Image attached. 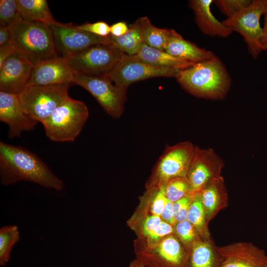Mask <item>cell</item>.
<instances>
[{"mask_svg": "<svg viewBox=\"0 0 267 267\" xmlns=\"http://www.w3.org/2000/svg\"><path fill=\"white\" fill-rule=\"evenodd\" d=\"M0 179L7 186L20 181L32 182L61 191L63 181L36 154L28 149L0 141Z\"/></svg>", "mask_w": 267, "mask_h": 267, "instance_id": "cell-1", "label": "cell"}, {"mask_svg": "<svg viewBox=\"0 0 267 267\" xmlns=\"http://www.w3.org/2000/svg\"><path fill=\"white\" fill-rule=\"evenodd\" d=\"M176 78L180 86L192 95L215 100L224 99L231 84L225 65L216 55L180 70Z\"/></svg>", "mask_w": 267, "mask_h": 267, "instance_id": "cell-2", "label": "cell"}, {"mask_svg": "<svg viewBox=\"0 0 267 267\" xmlns=\"http://www.w3.org/2000/svg\"><path fill=\"white\" fill-rule=\"evenodd\" d=\"M8 27L16 53L34 66L59 56L50 25L26 21L20 17Z\"/></svg>", "mask_w": 267, "mask_h": 267, "instance_id": "cell-3", "label": "cell"}, {"mask_svg": "<svg viewBox=\"0 0 267 267\" xmlns=\"http://www.w3.org/2000/svg\"><path fill=\"white\" fill-rule=\"evenodd\" d=\"M89 116L86 104L69 97L42 124L46 136L54 142H73Z\"/></svg>", "mask_w": 267, "mask_h": 267, "instance_id": "cell-4", "label": "cell"}, {"mask_svg": "<svg viewBox=\"0 0 267 267\" xmlns=\"http://www.w3.org/2000/svg\"><path fill=\"white\" fill-rule=\"evenodd\" d=\"M71 85L29 86L19 95L21 107L31 118L42 124L70 97Z\"/></svg>", "mask_w": 267, "mask_h": 267, "instance_id": "cell-5", "label": "cell"}, {"mask_svg": "<svg viewBox=\"0 0 267 267\" xmlns=\"http://www.w3.org/2000/svg\"><path fill=\"white\" fill-rule=\"evenodd\" d=\"M74 73L73 84L88 90L111 117H121L125 109L128 87L116 86L105 75Z\"/></svg>", "mask_w": 267, "mask_h": 267, "instance_id": "cell-6", "label": "cell"}, {"mask_svg": "<svg viewBox=\"0 0 267 267\" xmlns=\"http://www.w3.org/2000/svg\"><path fill=\"white\" fill-rule=\"evenodd\" d=\"M267 10V0H253L250 5L222 22L232 32H238L243 37L253 58H257L264 50L260 20Z\"/></svg>", "mask_w": 267, "mask_h": 267, "instance_id": "cell-7", "label": "cell"}, {"mask_svg": "<svg viewBox=\"0 0 267 267\" xmlns=\"http://www.w3.org/2000/svg\"><path fill=\"white\" fill-rule=\"evenodd\" d=\"M125 53L109 44H95L68 58L75 73L87 75H105L110 72Z\"/></svg>", "mask_w": 267, "mask_h": 267, "instance_id": "cell-8", "label": "cell"}, {"mask_svg": "<svg viewBox=\"0 0 267 267\" xmlns=\"http://www.w3.org/2000/svg\"><path fill=\"white\" fill-rule=\"evenodd\" d=\"M195 147L188 141L167 146L155 166V184L159 186L175 178H186Z\"/></svg>", "mask_w": 267, "mask_h": 267, "instance_id": "cell-9", "label": "cell"}, {"mask_svg": "<svg viewBox=\"0 0 267 267\" xmlns=\"http://www.w3.org/2000/svg\"><path fill=\"white\" fill-rule=\"evenodd\" d=\"M179 70L155 67L143 62L136 55L124 53L105 75L116 86L128 88L133 83L151 78H176Z\"/></svg>", "mask_w": 267, "mask_h": 267, "instance_id": "cell-10", "label": "cell"}, {"mask_svg": "<svg viewBox=\"0 0 267 267\" xmlns=\"http://www.w3.org/2000/svg\"><path fill=\"white\" fill-rule=\"evenodd\" d=\"M59 56L68 58L95 44H111L109 36H96L79 29L72 23L56 21L50 25Z\"/></svg>", "mask_w": 267, "mask_h": 267, "instance_id": "cell-11", "label": "cell"}, {"mask_svg": "<svg viewBox=\"0 0 267 267\" xmlns=\"http://www.w3.org/2000/svg\"><path fill=\"white\" fill-rule=\"evenodd\" d=\"M222 160L211 148L195 147L186 178L192 193H199L211 180L220 177Z\"/></svg>", "mask_w": 267, "mask_h": 267, "instance_id": "cell-12", "label": "cell"}, {"mask_svg": "<svg viewBox=\"0 0 267 267\" xmlns=\"http://www.w3.org/2000/svg\"><path fill=\"white\" fill-rule=\"evenodd\" d=\"M34 65L17 53L0 66V91L19 95L29 86Z\"/></svg>", "mask_w": 267, "mask_h": 267, "instance_id": "cell-13", "label": "cell"}, {"mask_svg": "<svg viewBox=\"0 0 267 267\" xmlns=\"http://www.w3.org/2000/svg\"><path fill=\"white\" fill-rule=\"evenodd\" d=\"M0 121L8 126V137H19L22 133L35 129L38 122L22 109L19 95L0 91Z\"/></svg>", "mask_w": 267, "mask_h": 267, "instance_id": "cell-14", "label": "cell"}, {"mask_svg": "<svg viewBox=\"0 0 267 267\" xmlns=\"http://www.w3.org/2000/svg\"><path fill=\"white\" fill-rule=\"evenodd\" d=\"M217 251L221 259L220 267H265L267 263L265 251L253 244L236 243Z\"/></svg>", "mask_w": 267, "mask_h": 267, "instance_id": "cell-15", "label": "cell"}, {"mask_svg": "<svg viewBox=\"0 0 267 267\" xmlns=\"http://www.w3.org/2000/svg\"><path fill=\"white\" fill-rule=\"evenodd\" d=\"M74 74L67 59L53 57L34 66L29 86L73 85Z\"/></svg>", "mask_w": 267, "mask_h": 267, "instance_id": "cell-16", "label": "cell"}, {"mask_svg": "<svg viewBox=\"0 0 267 267\" xmlns=\"http://www.w3.org/2000/svg\"><path fill=\"white\" fill-rule=\"evenodd\" d=\"M213 0H191L189 6L193 11L196 22L201 32L211 37L226 38L233 32L219 21L211 10Z\"/></svg>", "mask_w": 267, "mask_h": 267, "instance_id": "cell-17", "label": "cell"}, {"mask_svg": "<svg viewBox=\"0 0 267 267\" xmlns=\"http://www.w3.org/2000/svg\"><path fill=\"white\" fill-rule=\"evenodd\" d=\"M164 50L173 56L194 64L208 60L215 55L212 51L200 48L184 39L173 29Z\"/></svg>", "mask_w": 267, "mask_h": 267, "instance_id": "cell-18", "label": "cell"}, {"mask_svg": "<svg viewBox=\"0 0 267 267\" xmlns=\"http://www.w3.org/2000/svg\"><path fill=\"white\" fill-rule=\"evenodd\" d=\"M136 56L146 63L161 68L182 70L194 64L173 56L165 50L151 47L145 43L142 44Z\"/></svg>", "mask_w": 267, "mask_h": 267, "instance_id": "cell-19", "label": "cell"}, {"mask_svg": "<svg viewBox=\"0 0 267 267\" xmlns=\"http://www.w3.org/2000/svg\"><path fill=\"white\" fill-rule=\"evenodd\" d=\"M20 17L29 21L49 25L56 22L50 11L46 0H16Z\"/></svg>", "mask_w": 267, "mask_h": 267, "instance_id": "cell-20", "label": "cell"}, {"mask_svg": "<svg viewBox=\"0 0 267 267\" xmlns=\"http://www.w3.org/2000/svg\"><path fill=\"white\" fill-rule=\"evenodd\" d=\"M111 44L124 53L136 55L144 43L142 28L140 18L129 27V31L119 37L109 35Z\"/></svg>", "mask_w": 267, "mask_h": 267, "instance_id": "cell-21", "label": "cell"}, {"mask_svg": "<svg viewBox=\"0 0 267 267\" xmlns=\"http://www.w3.org/2000/svg\"><path fill=\"white\" fill-rule=\"evenodd\" d=\"M144 43L148 46L164 50L170 36L172 29H162L152 24L146 16L140 17Z\"/></svg>", "mask_w": 267, "mask_h": 267, "instance_id": "cell-22", "label": "cell"}, {"mask_svg": "<svg viewBox=\"0 0 267 267\" xmlns=\"http://www.w3.org/2000/svg\"><path fill=\"white\" fill-rule=\"evenodd\" d=\"M221 177L208 183L199 192L206 217L209 218L216 210L222 193V183Z\"/></svg>", "mask_w": 267, "mask_h": 267, "instance_id": "cell-23", "label": "cell"}, {"mask_svg": "<svg viewBox=\"0 0 267 267\" xmlns=\"http://www.w3.org/2000/svg\"><path fill=\"white\" fill-rule=\"evenodd\" d=\"M20 239L18 226L5 225L0 228V266L4 267L9 262L11 250Z\"/></svg>", "mask_w": 267, "mask_h": 267, "instance_id": "cell-24", "label": "cell"}, {"mask_svg": "<svg viewBox=\"0 0 267 267\" xmlns=\"http://www.w3.org/2000/svg\"><path fill=\"white\" fill-rule=\"evenodd\" d=\"M165 190L167 199L173 203L192 193L186 178H177L169 180L165 185Z\"/></svg>", "mask_w": 267, "mask_h": 267, "instance_id": "cell-25", "label": "cell"}, {"mask_svg": "<svg viewBox=\"0 0 267 267\" xmlns=\"http://www.w3.org/2000/svg\"><path fill=\"white\" fill-rule=\"evenodd\" d=\"M206 214L202 203L200 193L194 194L189 206L187 220L199 231H202L205 225Z\"/></svg>", "mask_w": 267, "mask_h": 267, "instance_id": "cell-26", "label": "cell"}, {"mask_svg": "<svg viewBox=\"0 0 267 267\" xmlns=\"http://www.w3.org/2000/svg\"><path fill=\"white\" fill-rule=\"evenodd\" d=\"M19 17L16 0H0V27H8Z\"/></svg>", "mask_w": 267, "mask_h": 267, "instance_id": "cell-27", "label": "cell"}, {"mask_svg": "<svg viewBox=\"0 0 267 267\" xmlns=\"http://www.w3.org/2000/svg\"><path fill=\"white\" fill-rule=\"evenodd\" d=\"M251 0H216L213 2L221 12L229 18L250 5Z\"/></svg>", "mask_w": 267, "mask_h": 267, "instance_id": "cell-28", "label": "cell"}, {"mask_svg": "<svg viewBox=\"0 0 267 267\" xmlns=\"http://www.w3.org/2000/svg\"><path fill=\"white\" fill-rule=\"evenodd\" d=\"M194 194L193 193L188 194L173 203L175 217L177 222L187 220L189 207Z\"/></svg>", "mask_w": 267, "mask_h": 267, "instance_id": "cell-29", "label": "cell"}, {"mask_svg": "<svg viewBox=\"0 0 267 267\" xmlns=\"http://www.w3.org/2000/svg\"><path fill=\"white\" fill-rule=\"evenodd\" d=\"M77 27L80 30L100 37H106L110 35V26L102 21L93 23H86L77 25Z\"/></svg>", "mask_w": 267, "mask_h": 267, "instance_id": "cell-30", "label": "cell"}, {"mask_svg": "<svg viewBox=\"0 0 267 267\" xmlns=\"http://www.w3.org/2000/svg\"><path fill=\"white\" fill-rule=\"evenodd\" d=\"M167 201L165 185L156 187L151 206L152 215L161 216Z\"/></svg>", "mask_w": 267, "mask_h": 267, "instance_id": "cell-31", "label": "cell"}, {"mask_svg": "<svg viewBox=\"0 0 267 267\" xmlns=\"http://www.w3.org/2000/svg\"><path fill=\"white\" fill-rule=\"evenodd\" d=\"M176 231L180 239L184 243H189L195 238L194 227L187 220L177 222Z\"/></svg>", "mask_w": 267, "mask_h": 267, "instance_id": "cell-32", "label": "cell"}, {"mask_svg": "<svg viewBox=\"0 0 267 267\" xmlns=\"http://www.w3.org/2000/svg\"><path fill=\"white\" fill-rule=\"evenodd\" d=\"M173 231L174 229L172 225L162 220L156 228L147 237L151 240H155L168 236Z\"/></svg>", "mask_w": 267, "mask_h": 267, "instance_id": "cell-33", "label": "cell"}, {"mask_svg": "<svg viewBox=\"0 0 267 267\" xmlns=\"http://www.w3.org/2000/svg\"><path fill=\"white\" fill-rule=\"evenodd\" d=\"M162 221L160 216L151 215L147 217L143 224V232L148 236L154 231Z\"/></svg>", "mask_w": 267, "mask_h": 267, "instance_id": "cell-34", "label": "cell"}, {"mask_svg": "<svg viewBox=\"0 0 267 267\" xmlns=\"http://www.w3.org/2000/svg\"><path fill=\"white\" fill-rule=\"evenodd\" d=\"M162 220L172 225L177 223L175 219L173 203L167 199L166 204L161 215Z\"/></svg>", "mask_w": 267, "mask_h": 267, "instance_id": "cell-35", "label": "cell"}, {"mask_svg": "<svg viewBox=\"0 0 267 267\" xmlns=\"http://www.w3.org/2000/svg\"><path fill=\"white\" fill-rule=\"evenodd\" d=\"M16 53V50L10 41L6 44L0 45V66L8 57Z\"/></svg>", "mask_w": 267, "mask_h": 267, "instance_id": "cell-36", "label": "cell"}, {"mask_svg": "<svg viewBox=\"0 0 267 267\" xmlns=\"http://www.w3.org/2000/svg\"><path fill=\"white\" fill-rule=\"evenodd\" d=\"M129 30L126 22L120 21L110 26V35L119 37L126 34Z\"/></svg>", "mask_w": 267, "mask_h": 267, "instance_id": "cell-37", "label": "cell"}, {"mask_svg": "<svg viewBox=\"0 0 267 267\" xmlns=\"http://www.w3.org/2000/svg\"><path fill=\"white\" fill-rule=\"evenodd\" d=\"M10 41V34L8 27H0V45Z\"/></svg>", "mask_w": 267, "mask_h": 267, "instance_id": "cell-38", "label": "cell"}, {"mask_svg": "<svg viewBox=\"0 0 267 267\" xmlns=\"http://www.w3.org/2000/svg\"><path fill=\"white\" fill-rule=\"evenodd\" d=\"M265 15L264 25L262 28L263 37L262 44L265 50H267V10L264 14Z\"/></svg>", "mask_w": 267, "mask_h": 267, "instance_id": "cell-39", "label": "cell"}, {"mask_svg": "<svg viewBox=\"0 0 267 267\" xmlns=\"http://www.w3.org/2000/svg\"><path fill=\"white\" fill-rule=\"evenodd\" d=\"M128 267H146L142 264L139 260H136L131 263Z\"/></svg>", "mask_w": 267, "mask_h": 267, "instance_id": "cell-40", "label": "cell"}, {"mask_svg": "<svg viewBox=\"0 0 267 267\" xmlns=\"http://www.w3.org/2000/svg\"><path fill=\"white\" fill-rule=\"evenodd\" d=\"M267 267V265H266V267Z\"/></svg>", "mask_w": 267, "mask_h": 267, "instance_id": "cell-41", "label": "cell"}]
</instances>
